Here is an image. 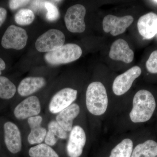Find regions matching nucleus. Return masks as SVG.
I'll return each instance as SVG.
<instances>
[{
    "label": "nucleus",
    "instance_id": "obj_22",
    "mask_svg": "<svg viewBox=\"0 0 157 157\" xmlns=\"http://www.w3.org/2000/svg\"><path fill=\"white\" fill-rule=\"evenodd\" d=\"M16 87L12 82L5 76H0V98L9 100L13 98Z\"/></svg>",
    "mask_w": 157,
    "mask_h": 157
},
{
    "label": "nucleus",
    "instance_id": "obj_1",
    "mask_svg": "<svg viewBox=\"0 0 157 157\" xmlns=\"http://www.w3.org/2000/svg\"><path fill=\"white\" fill-rule=\"evenodd\" d=\"M155 107L152 94L147 90H140L133 99V108L130 113L131 121L135 123L147 121L151 118Z\"/></svg>",
    "mask_w": 157,
    "mask_h": 157
},
{
    "label": "nucleus",
    "instance_id": "obj_4",
    "mask_svg": "<svg viewBox=\"0 0 157 157\" xmlns=\"http://www.w3.org/2000/svg\"><path fill=\"white\" fill-rule=\"evenodd\" d=\"M65 42V36L61 31L51 29L38 38L35 46L40 52H49L60 48Z\"/></svg>",
    "mask_w": 157,
    "mask_h": 157
},
{
    "label": "nucleus",
    "instance_id": "obj_30",
    "mask_svg": "<svg viewBox=\"0 0 157 157\" xmlns=\"http://www.w3.org/2000/svg\"><path fill=\"white\" fill-rule=\"evenodd\" d=\"M153 2H154L155 3H157V1H154Z\"/></svg>",
    "mask_w": 157,
    "mask_h": 157
},
{
    "label": "nucleus",
    "instance_id": "obj_13",
    "mask_svg": "<svg viewBox=\"0 0 157 157\" xmlns=\"http://www.w3.org/2000/svg\"><path fill=\"white\" fill-rule=\"evenodd\" d=\"M109 57L114 60L129 63L134 59V53L125 40L119 39L113 42L111 45Z\"/></svg>",
    "mask_w": 157,
    "mask_h": 157
},
{
    "label": "nucleus",
    "instance_id": "obj_14",
    "mask_svg": "<svg viewBox=\"0 0 157 157\" xmlns=\"http://www.w3.org/2000/svg\"><path fill=\"white\" fill-rule=\"evenodd\" d=\"M139 33L145 39H151L157 34V15L149 12L141 16L137 24Z\"/></svg>",
    "mask_w": 157,
    "mask_h": 157
},
{
    "label": "nucleus",
    "instance_id": "obj_29",
    "mask_svg": "<svg viewBox=\"0 0 157 157\" xmlns=\"http://www.w3.org/2000/svg\"><path fill=\"white\" fill-rule=\"evenodd\" d=\"M6 68V64L5 62L2 59L0 58V75L2 74V71L5 70Z\"/></svg>",
    "mask_w": 157,
    "mask_h": 157
},
{
    "label": "nucleus",
    "instance_id": "obj_3",
    "mask_svg": "<svg viewBox=\"0 0 157 157\" xmlns=\"http://www.w3.org/2000/svg\"><path fill=\"white\" fill-rule=\"evenodd\" d=\"M82 54V50L80 46L69 43L56 50L47 52L45 55V59L50 64L60 65L75 61L80 57Z\"/></svg>",
    "mask_w": 157,
    "mask_h": 157
},
{
    "label": "nucleus",
    "instance_id": "obj_15",
    "mask_svg": "<svg viewBox=\"0 0 157 157\" xmlns=\"http://www.w3.org/2000/svg\"><path fill=\"white\" fill-rule=\"evenodd\" d=\"M42 117L41 116H36L28 118V123L31 131L28 137L30 144H40L45 140L47 131L41 126Z\"/></svg>",
    "mask_w": 157,
    "mask_h": 157
},
{
    "label": "nucleus",
    "instance_id": "obj_17",
    "mask_svg": "<svg viewBox=\"0 0 157 157\" xmlns=\"http://www.w3.org/2000/svg\"><path fill=\"white\" fill-rule=\"evenodd\" d=\"M46 84V80L42 77H28L21 80L17 91L20 95L26 97L38 91Z\"/></svg>",
    "mask_w": 157,
    "mask_h": 157
},
{
    "label": "nucleus",
    "instance_id": "obj_16",
    "mask_svg": "<svg viewBox=\"0 0 157 157\" xmlns=\"http://www.w3.org/2000/svg\"><path fill=\"white\" fill-rule=\"evenodd\" d=\"M80 112L78 104H73L58 113L56 121L66 132H70L73 128V121Z\"/></svg>",
    "mask_w": 157,
    "mask_h": 157
},
{
    "label": "nucleus",
    "instance_id": "obj_19",
    "mask_svg": "<svg viewBox=\"0 0 157 157\" xmlns=\"http://www.w3.org/2000/svg\"><path fill=\"white\" fill-rule=\"evenodd\" d=\"M157 155V142L149 140L138 144L132 152L131 157H155Z\"/></svg>",
    "mask_w": 157,
    "mask_h": 157
},
{
    "label": "nucleus",
    "instance_id": "obj_8",
    "mask_svg": "<svg viewBox=\"0 0 157 157\" xmlns=\"http://www.w3.org/2000/svg\"><path fill=\"white\" fill-rule=\"evenodd\" d=\"M141 73L140 67L135 66L119 75L114 79L113 84V90L115 95L121 96L127 92L132 87L135 79Z\"/></svg>",
    "mask_w": 157,
    "mask_h": 157
},
{
    "label": "nucleus",
    "instance_id": "obj_5",
    "mask_svg": "<svg viewBox=\"0 0 157 157\" xmlns=\"http://www.w3.org/2000/svg\"><path fill=\"white\" fill-rule=\"evenodd\" d=\"M28 39L24 29L14 25H10L6 30L2 40V45L6 49L21 50L25 47Z\"/></svg>",
    "mask_w": 157,
    "mask_h": 157
},
{
    "label": "nucleus",
    "instance_id": "obj_2",
    "mask_svg": "<svg viewBox=\"0 0 157 157\" xmlns=\"http://www.w3.org/2000/svg\"><path fill=\"white\" fill-rule=\"evenodd\" d=\"M108 104L107 91L104 85L100 82L91 83L86 92V105L89 111L93 115H103Z\"/></svg>",
    "mask_w": 157,
    "mask_h": 157
},
{
    "label": "nucleus",
    "instance_id": "obj_9",
    "mask_svg": "<svg viewBox=\"0 0 157 157\" xmlns=\"http://www.w3.org/2000/svg\"><path fill=\"white\" fill-rule=\"evenodd\" d=\"M133 21L134 18L131 15L118 17L109 14L103 19V29L105 33H110L111 35L115 36L124 33Z\"/></svg>",
    "mask_w": 157,
    "mask_h": 157
},
{
    "label": "nucleus",
    "instance_id": "obj_25",
    "mask_svg": "<svg viewBox=\"0 0 157 157\" xmlns=\"http://www.w3.org/2000/svg\"><path fill=\"white\" fill-rule=\"evenodd\" d=\"M147 69L150 73H157V50L153 52L146 62Z\"/></svg>",
    "mask_w": 157,
    "mask_h": 157
},
{
    "label": "nucleus",
    "instance_id": "obj_10",
    "mask_svg": "<svg viewBox=\"0 0 157 157\" xmlns=\"http://www.w3.org/2000/svg\"><path fill=\"white\" fill-rule=\"evenodd\" d=\"M86 142V135L83 129L78 125L73 127L70 132L67 146L69 157H79L82 154Z\"/></svg>",
    "mask_w": 157,
    "mask_h": 157
},
{
    "label": "nucleus",
    "instance_id": "obj_6",
    "mask_svg": "<svg viewBox=\"0 0 157 157\" xmlns=\"http://www.w3.org/2000/svg\"><path fill=\"white\" fill-rule=\"evenodd\" d=\"M86 9L81 5L71 6L65 16V24L68 30L73 33H82L86 29L84 17Z\"/></svg>",
    "mask_w": 157,
    "mask_h": 157
},
{
    "label": "nucleus",
    "instance_id": "obj_11",
    "mask_svg": "<svg viewBox=\"0 0 157 157\" xmlns=\"http://www.w3.org/2000/svg\"><path fill=\"white\" fill-rule=\"evenodd\" d=\"M41 110V104L39 98L36 96H31L19 103L14 110L15 117L23 120L38 116Z\"/></svg>",
    "mask_w": 157,
    "mask_h": 157
},
{
    "label": "nucleus",
    "instance_id": "obj_18",
    "mask_svg": "<svg viewBox=\"0 0 157 157\" xmlns=\"http://www.w3.org/2000/svg\"><path fill=\"white\" fill-rule=\"evenodd\" d=\"M67 133L56 121H52L48 124V131L45 137V143L49 146L55 145L59 139H66Z\"/></svg>",
    "mask_w": 157,
    "mask_h": 157
},
{
    "label": "nucleus",
    "instance_id": "obj_21",
    "mask_svg": "<svg viewBox=\"0 0 157 157\" xmlns=\"http://www.w3.org/2000/svg\"><path fill=\"white\" fill-rule=\"evenodd\" d=\"M29 154L30 157H59L56 152L46 144H40L31 147Z\"/></svg>",
    "mask_w": 157,
    "mask_h": 157
},
{
    "label": "nucleus",
    "instance_id": "obj_12",
    "mask_svg": "<svg viewBox=\"0 0 157 157\" xmlns=\"http://www.w3.org/2000/svg\"><path fill=\"white\" fill-rule=\"evenodd\" d=\"M4 140L6 147L12 154L21 151L22 146L21 134L17 126L11 121L4 125Z\"/></svg>",
    "mask_w": 157,
    "mask_h": 157
},
{
    "label": "nucleus",
    "instance_id": "obj_27",
    "mask_svg": "<svg viewBox=\"0 0 157 157\" xmlns=\"http://www.w3.org/2000/svg\"><path fill=\"white\" fill-rule=\"evenodd\" d=\"M45 1H33L32 2V6L34 9L39 10L45 8Z\"/></svg>",
    "mask_w": 157,
    "mask_h": 157
},
{
    "label": "nucleus",
    "instance_id": "obj_23",
    "mask_svg": "<svg viewBox=\"0 0 157 157\" xmlns=\"http://www.w3.org/2000/svg\"><path fill=\"white\" fill-rule=\"evenodd\" d=\"M35 17V14L32 10L22 9L15 14L14 20L16 23L19 25H28L32 23Z\"/></svg>",
    "mask_w": 157,
    "mask_h": 157
},
{
    "label": "nucleus",
    "instance_id": "obj_24",
    "mask_svg": "<svg viewBox=\"0 0 157 157\" xmlns=\"http://www.w3.org/2000/svg\"><path fill=\"white\" fill-rule=\"evenodd\" d=\"M45 8L47 11L46 17L49 21H55L58 19L59 13L56 6L51 2L45 1Z\"/></svg>",
    "mask_w": 157,
    "mask_h": 157
},
{
    "label": "nucleus",
    "instance_id": "obj_7",
    "mask_svg": "<svg viewBox=\"0 0 157 157\" xmlns=\"http://www.w3.org/2000/svg\"><path fill=\"white\" fill-rule=\"evenodd\" d=\"M76 90L66 88L58 92L52 97L49 104V110L53 114L58 113L70 106L77 98Z\"/></svg>",
    "mask_w": 157,
    "mask_h": 157
},
{
    "label": "nucleus",
    "instance_id": "obj_20",
    "mask_svg": "<svg viewBox=\"0 0 157 157\" xmlns=\"http://www.w3.org/2000/svg\"><path fill=\"white\" fill-rule=\"evenodd\" d=\"M133 143L129 138L124 139L111 151L109 157H131Z\"/></svg>",
    "mask_w": 157,
    "mask_h": 157
},
{
    "label": "nucleus",
    "instance_id": "obj_26",
    "mask_svg": "<svg viewBox=\"0 0 157 157\" xmlns=\"http://www.w3.org/2000/svg\"><path fill=\"white\" fill-rule=\"evenodd\" d=\"M29 2L30 1L24 0H11L9 1V8L11 10H16L20 7L26 6Z\"/></svg>",
    "mask_w": 157,
    "mask_h": 157
},
{
    "label": "nucleus",
    "instance_id": "obj_28",
    "mask_svg": "<svg viewBox=\"0 0 157 157\" xmlns=\"http://www.w3.org/2000/svg\"><path fill=\"white\" fill-rule=\"evenodd\" d=\"M7 12L6 9L0 8V27L6 21L7 17Z\"/></svg>",
    "mask_w": 157,
    "mask_h": 157
}]
</instances>
